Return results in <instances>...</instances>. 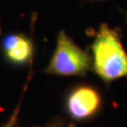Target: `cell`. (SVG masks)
I'll use <instances>...</instances> for the list:
<instances>
[{
  "label": "cell",
  "mask_w": 127,
  "mask_h": 127,
  "mask_svg": "<svg viewBox=\"0 0 127 127\" xmlns=\"http://www.w3.org/2000/svg\"><path fill=\"white\" fill-rule=\"evenodd\" d=\"M92 35L91 71L106 85L127 77V52L118 30L102 24Z\"/></svg>",
  "instance_id": "cell-1"
},
{
  "label": "cell",
  "mask_w": 127,
  "mask_h": 127,
  "mask_svg": "<svg viewBox=\"0 0 127 127\" xmlns=\"http://www.w3.org/2000/svg\"><path fill=\"white\" fill-rule=\"evenodd\" d=\"M91 70V55L73 41L64 30L57 37L56 47L44 72L57 76H85Z\"/></svg>",
  "instance_id": "cell-2"
},
{
  "label": "cell",
  "mask_w": 127,
  "mask_h": 127,
  "mask_svg": "<svg viewBox=\"0 0 127 127\" xmlns=\"http://www.w3.org/2000/svg\"><path fill=\"white\" fill-rule=\"evenodd\" d=\"M103 99L99 91L91 85L73 88L65 98V110L73 122L91 121L101 112Z\"/></svg>",
  "instance_id": "cell-3"
},
{
  "label": "cell",
  "mask_w": 127,
  "mask_h": 127,
  "mask_svg": "<svg viewBox=\"0 0 127 127\" xmlns=\"http://www.w3.org/2000/svg\"><path fill=\"white\" fill-rule=\"evenodd\" d=\"M2 49L5 58L11 64L23 66L32 62L33 41L23 34H9L2 41Z\"/></svg>",
  "instance_id": "cell-4"
},
{
  "label": "cell",
  "mask_w": 127,
  "mask_h": 127,
  "mask_svg": "<svg viewBox=\"0 0 127 127\" xmlns=\"http://www.w3.org/2000/svg\"><path fill=\"white\" fill-rule=\"evenodd\" d=\"M31 78V74L28 76V79H27V83H26V86H25V91H23L22 93V96L19 100L17 105L15 106L14 110L12 111L11 115L9 116V118L7 120V122L2 124L0 127H18V123H19V119H20V112H21V106H22V103H23V99L24 96L26 94V91H27V86H28V82Z\"/></svg>",
  "instance_id": "cell-5"
},
{
  "label": "cell",
  "mask_w": 127,
  "mask_h": 127,
  "mask_svg": "<svg viewBox=\"0 0 127 127\" xmlns=\"http://www.w3.org/2000/svg\"><path fill=\"white\" fill-rule=\"evenodd\" d=\"M33 127H75L73 122H69L62 117H55L51 119L48 123L42 125H36Z\"/></svg>",
  "instance_id": "cell-6"
},
{
  "label": "cell",
  "mask_w": 127,
  "mask_h": 127,
  "mask_svg": "<svg viewBox=\"0 0 127 127\" xmlns=\"http://www.w3.org/2000/svg\"><path fill=\"white\" fill-rule=\"evenodd\" d=\"M2 33V29H1V24H0V34Z\"/></svg>",
  "instance_id": "cell-7"
}]
</instances>
